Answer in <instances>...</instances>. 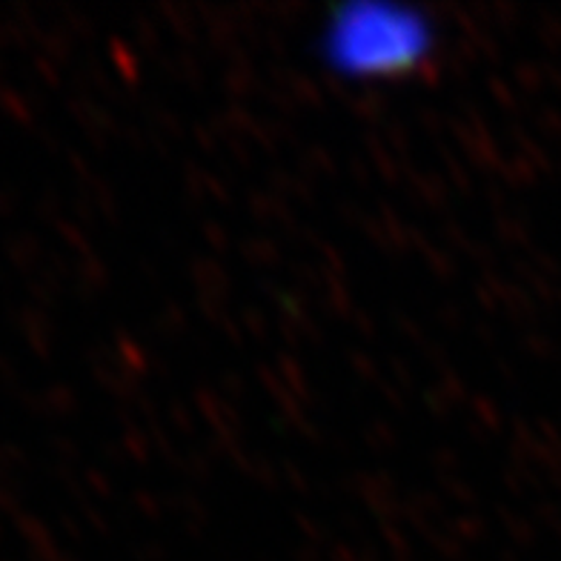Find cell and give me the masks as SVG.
Returning <instances> with one entry per match:
<instances>
[{
  "instance_id": "obj_1",
  "label": "cell",
  "mask_w": 561,
  "mask_h": 561,
  "mask_svg": "<svg viewBox=\"0 0 561 561\" xmlns=\"http://www.w3.org/2000/svg\"><path fill=\"white\" fill-rule=\"evenodd\" d=\"M321 69L350 83L404 81L430 64L438 30L421 9L390 0L335 7L316 32Z\"/></svg>"
}]
</instances>
